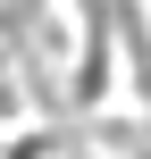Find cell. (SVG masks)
Instances as JSON below:
<instances>
[{
	"label": "cell",
	"mask_w": 151,
	"mask_h": 159,
	"mask_svg": "<svg viewBox=\"0 0 151 159\" xmlns=\"http://www.w3.org/2000/svg\"><path fill=\"white\" fill-rule=\"evenodd\" d=\"M76 34H84L76 0H0V143L25 134L67 92Z\"/></svg>",
	"instance_id": "obj_1"
},
{
	"label": "cell",
	"mask_w": 151,
	"mask_h": 159,
	"mask_svg": "<svg viewBox=\"0 0 151 159\" xmlns=\"http://www.w3.org/2000/svg\"><path fill=\"white\" fill-rule=\"evenodd\" d=\"M143 25H151V0H143ZM143 67H151V34H143Z\"/></svg>",
	"instance_id": "obj_2"
}]
</instances>
